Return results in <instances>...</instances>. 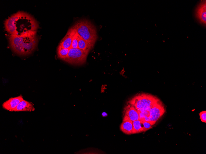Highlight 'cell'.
<instances>
[{
  "label": "cell",
  "instance_id": "9",
  "mask_svg": "<svg viewBox=\"0 0 206 154\" xmlns=\"http://www.w3.org/2000/svg\"><path fill=\"white\" fill-rule=\"evenodd\" d=\"M23 100L21 95L16 97H11L3 103L2 107L10 111H13L19 104Z\"/></svg>",
  "mask_w": 206,
  "mask_h": 154
},
{
  "label": "cell",
  "instance_id": "13",
  "mask_svg": "<svg viewBox=\"0 0 206 154\" xmlns=\"http://www.w3.org/2000/svg\"><path fill=\"white\" fill-rule=\"evenodd\" d=\"M95 43L85 40L79 36L78 48L83 50L90 51L93 47Z\"/></svg>",
  "mask_w": 206,
  "mask_h": 154
},
{
  "label": "cell",
  "instance_id": "14",
  "mask_svg": "<svg viewBox=\"0 0 206 154\" xmlns=\"http://www.w3.org/2000/svg\"><path fill=\"white\" fill-rule=\"evenodd\" d=\"M69 50V49L64 48L59 45L57 49L58 57L64 61L67 57Z\"/></svg>",
  "mask_w": 206,
  "mask_h": 154
},
{
  "label": "cell",
  "instance_id": "12",
  "mask_svg": "<svg viewBox=\"0 0 206 154\" xmlns=\"http://www.w3.org/2000/svg\"><path fill=\"white\" fill-rule=\"evenodd\" d=\"M133 121L130 120L123 121L120 126L121 130L127 135L133 134Z\"/></svg>",
  "mask_w": 206,
  "mask_h": 154
},
{
  "label": "cell",
  "instance_id": "15",
  "mask_svg": "<svg viewBox=\"0 0 206 154\" xmlns=\"http://www.w3.org/2000/svg\"><path fill=\"white\" fill-rule=\"evenodd\" d=\"M143 121L138 120L133 121V134L137 133L144 132Z\"/></svg>",
  "mask_w": 206,
  "mask_h": 154
},
{
  "label": "cell",
  "instance_id": "19",
  "mask_svg": "<svg viewBox=\"0 0 206 154\" xmlns=\"http://www.w3.org/2000/svg\"><path fill=\"white\" fill-rule=\"evenodd\" d=\"M107 115V113L105 112L103 113H102V116L104 117L106 116Z\"/></svg>",
  "mask_w": 206,
  "mask_h": 154
},
{
  "label": "cell",
  "instance_id": "5",
  "mask_svg": "<svg viewBox=\"0 0 206 154\" xmlns=\"http://www.w3.org/2000/svg\"><path fill=\"white\" fill-rule=\"evenodd\" d=\"M89 51L78 48H71L67 57L64 61L72 65H82L85 62Z\"/></svg>",
  "mask_w": 206,
  "mask_h": 154
},
{
  "label": "cell",
  "instance_id": "11",
  "mask_svg": "<svg viewBox=\"0 0 206 154\" xmlns=\"http://www.w3.org/2000/svg\"><path fill=\"white\" fill-rule=\"evenodd\" d=\"M33 105L30 102L23 100L18 105L14 110V112L28 111L35 110Z\"/></svg>",
  "mask_w": 206,
  "mask_h": 154
},
{
  "label": "cell",
  "instance_id": "1",
  "mask_svg": "<svg viewBox=\"0 0 206 154\" xmlns=\"http://www.w3.org/2000/svg\"><path fill=\"white\" fill-rule=\"evenodd\" d=\"M5 30L10 35L22 36L36 35L38 22L30 14L18 11L4 22Z\"/></svg>",
  "mask_w": 206,
  "mask_h": 154
},
{
  "label": "cell",
  "instance_id": "18",
  "mask_svg": "<svg viewBox=\"0 0 206 154\" xmlns=\"http://www.w3.org/2000/svg\"><path fill=\"white\" fill-rule=\"evenodd\" d=\"M200 118L201 120L204 122H206V111H201L199 113Z\"/></svg>",
  "mask_w": 206,
  "mask_h": 154
},
{
  "label": "cell",
  "instance_id": "2",
  "mask_svg": "<svg viewBox=\"0 0 206 154\" xmlns=\"http://www.w3.org/2000/svg\"><path fill=\"white\" fill-rule=\"evenodd\" d=\"M8 39L12 50L14 53L21 55H28L32 53L36 48L38 42L36 35H10Z\"/></svg>",
  "mask_w": 206,
  "mask_h": 154
},
{
  "label": "cell",
  "instance_id": "8",
  "mask_svg": "<svg viewBox=\"0 0 206 154\" xmlns=\"http://www.w3.org/2000/svg\"><path fill=\"white\" fill-rule=\"evenodd\" d=\"M76 33L75 29L72 26L68 30L66 34L61 40L59 45L64 48L70 49L72 40Z\"/></svg>",
  "mask_w": 206,
  "mask_h": 154
},
{
  "label": "cell",
  "instance_id": "6",
  "mask_svg": "<svg viewBox=\"0 0 206 154\" xmlns=\"http://www.w3.org/2000/svg\"><path fill=\"white\" fill-rule=\"evenodd\" d=\"M165 112L164 106L159 100L153 106L149 111L150 122L153 125L163 116Z\"/></svg>",
  "mask_w": 206,
  "mask_h": 154
},
{
  "label": "cell",
  "instance_id": "10",
  "mask_svg": "<svg viewBox=\"0 0 206 154\" xmlns=\"http://www.w3.org/2000/svg\"><path fill=\"white\" fill-rule=\"evenodd\" d=\"M206 5L205 1L201 2L196 10V16L200 22L203 24L206 23Z\"/></svg>",
  "mask_w": 206,
  "mask_h": 154
},
{
  "label": "cell",
  "instance_id": "16",
  "mask_svg": "<svg viewBox=\"0 0 206 154\" xmlns=\"http://www.w3.org/2000/svg\"><path fill=\"white\" fill-rule=\"evenodd\" d=\"M79 39V35L76 32L73 37L71 48H78V44Z\"/></svg>",
  "mask_w": 206,
  "mask_h": 154
},
{
  "label": "cell",
  "instance_id": "3",
  "mask_svg": "<svg viewBox=\"0 0 206 154\" xmlns=\"http://www.w3.org/2000/svg\"><path fill=\"white\" fill-rule=\"evenodd\" d=\"M79 35L83 39L94 43L97 38L95 26L89 20L82 19L72 26Z\"/></svg>",
  "mask_w": 206,
  "mask_h": 154
},
{
  "label": "cell",
  "instance_id": "4",
  "mask_svg": "<svg viewBox=\"0 0 206 154\" xmlns=\"http://www.w3.org/2000/svg\"><path fill=\"white\" fill-rule=\"evenodd\" d=\"M159 100L147 93L137 94L129 100L128 103L133 105L138 112H149L153 106Z\"/></svg>",
  "mask_w": 206,
  "mask_h": 154
},
{
  "label": "cell",
  "instance_id": "7",
  "mask_svg": "<svg viewBox=\"0 0 206 154\" xmlns=\"http://www.w3.org/2000/svg\"><path fill=\"white\" fill-rule=\"evenodd\" d=\"M123 121L129 120L134 121L139 120L138 112L132 105L128 103L123 111Z\"/></svg>",
  "mask_w": 206,
  "mask_h": 154
},
{
  "label": "cell",
  "instance_id": "17",
  "mask_svg": "<svg viewBox=\"0 0 206 154\" xmlns=\"http://www.w3.org/2000/svg\"><path fill=\"white\" fill-rule=\"evenodd\" d=\"M142 123L144 132L152 128V126L153 125L150 122L143 121Z\"/></svg>",
  "mask_w": 206,
  "mask_h": 154
}]
</instances>
